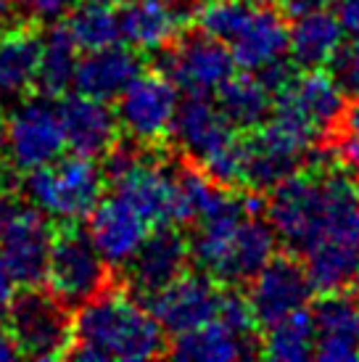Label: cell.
Wrapping results in <instances>:
<instances>
[{"mask_svg": "<svg viewBox=\"0 0 359 362\" xmlns=\"http://www.w3.org/2000/svg\"><path fill=\"white\" fill-rule=\"evenodd\" d=\"M167 331L143 302L127 291H103L71 315L66 357L80 362H140L167 354Z\"/></svg>", "mask_w": 359, "mask_h": 362, "instance_id": "6da1fadb", "label": "cell"}, {"mask_svg": "<svg viewBox=\"0 0 359 362\" xmlns=\"http://www.w3.org/2000/svg\"><path fill=\"white\" fill-rule=\"evenodd\" d=\"M172 138L180 151L222 188L240 185L246 141L225 119L217 101H211L209 95L180 98Z\"/></svg>", "mask_w": 359, "mask_h": 362, "instance_id": "7a4b0ae2", "label": "cell"}, {"mask_svg": "<svg viewBox=\"0 0 359 362\" xmlns=\"http://www.w3.org/2000/svg\"><path fill=\"white\" fill-rule=\"evenodd\" d=\"M21 193L32 209L45 214L50 222L77 225L88 220L90 211L106 193V172L93 156L64 153L45 167L24 172Z\"/></svg>", "mask_w": 359, "mask_h": 362, "instance_id": "3957f363", "label": "cell"}, {"mask_svg": "<svg viewBox=\"0 0 359 362\" xmlns=\"http://www.w3.org/2000/svg\"><path fill=\"white\" fill-rule=\"evenodd\" d=\"M48 291L66 307H80L109 286V264L98 254L88 230L77 225H64L53 235L45 272Z\"/></svg>", "mask_w": 359, "mask_h": 362, "instance_id": "277c9868", "label": "cell"}, {"mask_svg": "<svg viewBox=\"0 0 359 362\" xmlns=\"http://www.w3.org/2000/svg\"><path fill=\"white\" fill-rule=\"evenodd\" d=\"M8 333L21 357L30 360H61L71 346V315L50 291L40 286L16 293L8 315Z\"/></svg>", "mask_w": 359, "mask_h": 362, "instance_id": "5b68a950", "label": "cell"}, {"mask_svg": "<svg viewBox=\"0 0 359 362\" xmlns=\"http://www.w3.org/2000/svg\"><path fill=\"white\" fill-rule=\"evenodd\" d=\"M177 85L159 69L140 71L117 98V122L138 146H159L172 135V124L180 106Z\"/></svg>", "mask_w": 359, "mask_h": 362, "instance_id": "8992f818", "label": "cell"}, {"mask_svg": "<svg viewBox=\"0 0 359 362\" xmlns=\"http://www.w3.org/2000/svg\"><path fill=\"white\" fill-rule=\"evenodd\" d=\"M6 151L8 164L21 175L66 153V135L53 98L40 93L13 106L6 119Z\"/></svg>", "mask_w": 359, "mask_h": 362, "instance_id": "52a82bcc", "label": "cell"}, {"mask_svg": "<svg viewBox=\"0 0 359 362\" xmlns=\"http://www.w3.org/2000/svg\"><path fill=\"white\" fill-rule=\"evenodd\" d=\"M159 56V71L167 74L185 95H214L222 82L238 69L228 45L199 30L193 35L182 32Z\"/></svg>", "mask_w": 359, "mask_h": 362, "instance_id": "ba28073f", "label": "cell"}, {"mask_svg": "<svg viewBox=\"0 0 359 362\" xmlns=\"http://www.w3.org/2000/svg\"><path fill=\"white\" fill-rule=\"evenodd\" d=\"M314 296V286L304 259L293 254H275L249 281L246 299L257 315L259 328L286 317L296 310H307Z\"/></svg>", "mask_w": 359, "mask_h": 362, "instance_id": "9c48e42d", "label": "cell"}, {"mask_svg": "<svg viewBox=\"0 0 359 362\" xmlns=\"http://www.w3.org/2000/svg\"><path fill=\"white\" fill-rule=\"evenodd\" d=\"M222 296V286L204 270L182 272L159 291L143 296V304L159 325L172 336L193 331L217 315Z\"/></svg>", "mask_w": 359, "mask_h": 362, "instance_id": "30bf717a", "label": "cell"}, {"mask_svg": "<svg viewBox=\"0 0 359 362\" xmlns=\"http://www.w3.org/2000/svg\"><path fill=\"white\" fill-rule=\"evenodd\" d=\"M235 66L243 71H261L288 56V24L286 13L267 0H251L235 30L225 40Z\"/></svg>", "mask_w": 359, "mask_h": 362, "instance_id": "8fae6325", "label": "cell"}, {"mask_svg": "<svg viewBox=\"0 0 359 362\" xmlns=\"http://www.w3.org/2000/svg\"><path fill=\"white\" fill-rule=\"evenodd\" d=\"M53 235V222L32 206L16 211V217L0 235V257L19 286L32 288L45 283Z\"/></svg>", "mask_w": 359, "mask_h": 362, "instance_id": "7c38bea8", "label": "cell"}, {"mask_svg": "<svg viewBox=\"0 0 359 362\" xmlns=\"http://www.w3.org/2000/svg\"><path fill=\"white\" fill-rule=\"evenodd\" d=\"M88 220L90 238L109 267H124L153 230V225L127 199H122L114 191L109 196L103 193V199L95 204Z\"/></svg>", "mask_w": 359, "mask_h": 362, "instance_id": "4fadbf2b", "label": "cell"}, {"mask_svg": "<svg viewBox=\"0 0 359 362\" xmlns=\"http://www.w3.org/2000/svg\"><path fill=\"white\" fill-rule=\"evenodd\" d=\"M190 264V241L188 235L177 230V225H159L148 233V238L140 243L124 270L130 278V288L138 296L164 288L177 275L188 270Z\"/></svg>", "mask_w": 359, "mask_h": 362, "instance_id": "5bb4252c", "label": "cell"}, {"mask_svg": "<svg viewBox=\"0 0 359 362\" xmlns=\"http://www.w3.org/2000/svg\"><path fill=\"white\" fill-rule=\"evenodd\" d=\"M56 106H59L64 135H66V148H71L74 153L100 159L119 143L117 111L106 101L74 90L64 93Z\"/></svg>", "mask_w": 359, "mask_h": 362, "instance_id": "9a60e30c", "label": "cell"}, {"mask_svg": "<svg viewBox=\"0 0 359 362\" xmlns=\"http://www.w3.org/2000/svg\"><path fill=\"white\" fill-rule=\"evenodd\" d=\"M275 101L293 109L325 138L341 127L343 109H346V93L341 90V85L330 71L304 69L301 74H293L275 93Z\"/></svg>", "mask_w": 359, "mask_h": 362, "instance_id": "2e32d148", "label": "cell"}, {"mask_svg": "<svg viewBox=\"0 0 359 362\" xmlns=\"http://www.w3.org/2000/svg\"><path fill=\"white\" fill-rule=\"evenodd\" d=\"M119 37L138 53H161L185 32L188 13L175 0L119 3Z\"/></svg>", "mask_w": 359, "mask_h": 362, "instance_id": "e0dca14e", "label": "cell"}, {"mask_svg": "<svg viewBox=\"0 0 359 362\" xmlns=\"http://www.w3.org/2000/svg\"><path fill=\"white\" fill-rule=\"evenodd\" d=\"M143 71V59L127 42H111L95 51H85L74 71V90L98 101H117L122 90Z\"/></svg>", "mask_w": 359, "mask_h": 362, "instance_id": "ac0fdd59", "label": "cell"}, {"mask_svg": "<svg viewBox=\"0 0 359 362\" xmlns=\"http://www.w3.org/2000/svg\"><path fill=\"white\" fill-rule=\"evenodd\" d=\"M314 357L325 362L359 360V299L341 291L322 293L314 307Z\"/></svg>", "mask_w": 359, "mask_h": 362, "instance_id": "d6986e66", "label": "cell"}, {"mask_svg": "<svg viewBox=\"0 0 359 362\" xmlns=\"http://www.w3.org/2000/svg\"><path fill=\"white\" fill-rule=\"evenodd\" d=\"M278 254V235L261 214H249L240 222L233 241L220 257L211 278L220 286H240L249 283L257 272Z\"/></svg>", "mask_w": 359, "mask_h": 362, "instance_id": "ffe728a7", "label": "cell"}, {"mask_svg": "<svg viewBox=\"0 0 359 362\" xmlns=\"http://www.w3.org/2000/svg\"><path fill=\"white\" fill-rule=\"evenodd\" d=\"M343 40L346 32L330 8L301 13L288 24V59L301 69H325Z\"/></svg>", "mask_w": 359, "mask_h": 362, "instance_id": "44dd1931", "label": "cell"}, {"mask_svg": "<svg viewBox=\"0 0 359 362\" xmlns=\"http://www.w3.org/2000/svg\"><path fill=\"white\" fill-rule=\"evenodd\" d=\"M257 352V339L238 333L220 317H211L193 331L180 333L167 346L170 357L188 362H235Z\"/></svg>", "mask_w": 359, "mask_h": 362, "instance_id": "7402d4cb", "label": "cell"}, {"mask_svg": "<svg viewBox=\"0 0 359 362\" xmlns=\"http://www.w3.org/2000/svg\"><path fill=\"white\" fill-rule=\"evenodd\" d=\"M42 35L30 27L0 32V101H19L37 85Z\"/></svg>", "mask_w": 359, "mask_h": 362, "instance_id": "603a6c76", "label": "cell"}, {"mask_svg": "<svg viewBox=\"0 0 359 362\" xmlns=\"http://www.w3.org/2000/svg\"><path fill=\"white\" fill-rule=\"evenodd\" d=\"M214 95L225 119L238 132H254L261 127L275 106V90L257 71L233 74L222 82V88Z\"/></svg>", "mask_w": 359, "mask_h": 362, "instance_id": "cb8c5ba5", "label": "cell"}, {"mask_svg": "<svg viewBox=\"0 0 359 362\" xmlns=\"http://www.w3.org/2000/svg\"><path fill=\"white\" fill-rule=\"evenodd\" d=\"M80 45L64 21H53L40 45V66H37V90L48 98H61L74 85V71L80 64Z\"/></svg>", "mask_w": 359, "mask_h": 362, "instance_id": "d4e9b609", "label": "cell"}, {"mask_svg": "<svg viewBox=\"0 0 359 362\" xmlns=\"http://www.w3.org/2000/svg\"><path fill=\"white\" fill-rule=\"evenodd\" d=\"M314 341H317L314 317L307 307L264 325L259 354L275 362H304L314 357Z\"/></svg>", "mask_w": 359, "mask_h": 362, "instance_id": "484cf974", "label": "cell"}, {"mask_svg": "<svg viewBox=\"0 0 359 362\" xmlns=\"http://www.w3.org/2000/svg\"><path fill=\"white\" fill-rule=\"evenodd\" d=\"M119 0H77L66 13V30L71 32L80 51H95L119 42Z\"/></svg>", "mask_w": 359, "mask_h": 362, "instance_id": "4316f807", "label": "cell"}, {"mask_svg": "<svg viewBox=\"0 0 359 362\" xmlns=\"http://www.w3.org/2000/svg\"><path fill=\"white\" fill-rule=\"evenodd\" d=\"M222 185L214 182L199 164L177 170V225H193L220 196Z\"/></svg>", "mask_w": 359, "mask_h": 362, "instance_id": "83f0119b", "label": "cell"}, {"mask_svg": "<svg viewBox=\"0 0 359 362\" xmlns=\"http://www.w3.org/2000/svg\"><path fill=\"white\" fill-rule=\"evenodd\" d=\"M328 66L341 90L349 98H359V35H349V40L341 42L339 53Z\"/></svg>", "mask_w": 359, "mask_h": 362, "instance_id": "f1b7e54d", "label": "cell"}, {"mask_svg": "<svg viewBox=\"0 0 359 362\" xmlns=\"http://www.w3.org/2000/svg\"><path fill=\"white\" fill-rule=\"evenodd\" d=\"M11 3L24 16L35 21H48V24L66 19V13L77 6V0H11Z\"/></svg>", "mask_w": 359, "mask_h": 362, "instance_id": "f546056e", "label": "cell"}, {"mask_svg": "<svg viewBox=\"0 0 359 362\" xmlns=\"http://www.w3.org/2000/svg\"><path fill=\"white\" fill-rule=\"evenodd\" d=\"M16 293H19V283H16L8 264L0 257V325H6V320H8L11 307L16 302Z\"/></svg>", "mask_w": 359, "mask_h": 362, "instance_id": "4dcf8cb0", "label": "cell"}, {"mask_svg": "<svg viewBox=\"0 0 359 362\" xmlns=\"http://www.w3.org/2000/svg\"><path fill=\"white\" fill-rule=\"evenodd\" d=\"M330 8L346 35H359V0H333Z\"/></svg>", "mask_w": 359, "mask_h": 362, "instance_id": "1f68e13d", "label": "cell"}, {"mask_svg": "<svg viewBox=\"0 0 359 362\" xmlns=\"http://www.w3.org/2000/svg\"><path fill=\"white\" fill-rule=\"evenodd\" d=\"M275 6H278L286 16H301V13H312V11H325L333 6V0H275Z\"/></svg>", "mask_w": 359, "mask_h": 362, "instance_id": "d6a6232c", "label": "cell"}, {"mask_svg": "<svg viewBox=\"0 0 359 362\" xmlns=\"http://www.w3.org/2000/svg\"><path fill=\"white\" fill-rule=\"evenodd\" d=\"M339 156L349 175L359 182V135H346L339 146Z\"/></svg>", "mask_w": 359, "mask_h": 362, "instance_id": "836d02e7", "label": "cell"}, {"mask_svg": "<svg viewBox=\"0 0 359 362\" xmlns=\"http://www.w3.org/2000/svg\"><path fill=\"white\" fill-rule=\"evenodd\" d=\"M19 199H16V193L8 191L6 185H0V235L6 233V228L11 225V220L16 217V211H19Z\"/></svg>", "mask_w": 359, "mask_h": 362, "instance_id": "e575fe53", "label": "cell"}, {"mask_svg": "<svg viewBox=\"0 0 359 362\" xmlns=\"http://www.w3.org/2000/svg\"><path fill=\"white\" fill-rule=\"evenodd\" d=\"M341 130L346 135H359V98L343 109V119H341Z\"/></svg>", "mask_w": 359, "mask_h": 362, "instance_id": "d590c367", "label": "cell"}, {"mask_svg": "<svg viewBox=\"0 0 359 362\" xmlns=\"http://www.w3.org/2000/svg\"><path fill=\"white\" fill-rule=\"evenodd\" d=\"M16 357H21L19 346H16V341L11 339V333L3 331V325H0V362L16 360Z\"/></svg>", "mask_w": 359, "mask_h": 362, "instance_id": "8d00e7d4", "label": "cell"}, {"mask_svg": "<svg viewBox=\"0 0 359 362\" xmlns=\"http://www.w3.org/2000/svg\"><path fill=\"white\" fill-rule=\"evenodd\" d=\"M13 3L11 0H0V32L11 30V19H13Z\"/></svg>", "mask_w": 359, "mask_h": 362, "instance_id": "74e56055", "label": "cell"}, {"mask_svg": "<svg viewBox=\"0 0 359 362\" xmlns=\"http://www.w3.org/2000/svg\"><path fill=\"white\" fill-rule=\"evenodd\" d=\"M8 161V151H6V119H0V167Z\"/></svg>", "mask_w": 359, "mask_h": 362, "instance_id": "f35d334b", "label": "cell"}, {"mask_svg": "<svg viewBox=\"0 0 359 362\" xmlns=\"http://www.w3.org/2000/svg\"><path fill=\"white\" fill-rule=\"evenodd\" d=\"M351 291H354V296L359 299V267H357V272H354V278H351Z\"/></svg>", "mask_w": 359, "mask_h": 362, "instance_id": "ab89813d", "label": "cell"}]
</instances>
